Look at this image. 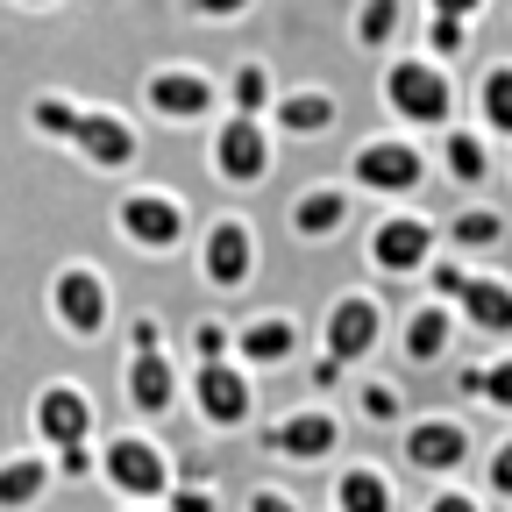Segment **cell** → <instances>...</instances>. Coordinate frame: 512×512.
Segmentation results:
<instances>
[{
    "mask_svg": "<svg viewBox=\"0 0 512 512\" xmlns=\"http://www.w3.org/2000/svg\"><path fill=\"white\" fill-rule=\"evenodd\" d=\"M50 470H57V484H100V434L50 448Z\"/></svg>",
    "mask_w": 512,
    "mask_h": 512,
    "instance_id": "35",
    "label": "cell"
},
{
    "mask_svg": "<svg viewBox=\"0 0 512 512\" xmlns=\"http://www.w3.org/2000/svg\"><path fill=\"white\" fill-rule=\"evenodd\" d=\"M320 505L328 512H399V484L370 456H356V463L335 456V477H328V491H320Z\"/></svg>",
    "mask_w": 512,
    "mask_h": 512,
    "instance_id": "22",
    "label": "cell"
},
{
    "mask_svg": "<svg viewBox=\"0 0 512 512\" xmlns=\"http://www.w3.org/2000/svg\"><path fill=\"white\" fill-rule=\"evenodd\" d=\"M463 93H470V121H477V128H491L498 143H512V57L477 64V79H470Z\"/></svg>",
    "mask_w": 512,
    "mask_h": 512,
    "instance_id": "28",
    "label": "cell"
},
{
    "mask_svg": "<svg viewBox=\"0 0 512 512\" xmlns=\"http://www.w3.org/2000/svg\"><path fill=\"white\" fill-rule=\"evenodd\" d=\"M420 8H441V15H470V22H477V15L491 8V0H420Z\"/></svg>",
    "mask_w": 512,
    "mask_h": 512,
    "instance_id": "44",
    "label": "cell"
},
{
    "mask_svg": "<svg viewBox=\"0 0 512 512\" xmlns=\"http://www.w3.org/2000/svg\"><path fill=\"white\" fill-rule=\"evenodd\" d=\"M498 150H505V171H512V143H498Z\"/></svg>",
    "mask_w": 512,
    "mask_h": 512,
    "instance_id": "46",
    "label": "cell"
},
{
    "mask_svg": "<svg viewBox=\"0 0 512 512\" xmlns=\"http://www.w3.org/2000/svg\"><path fill=\"white\" fill-rule=\"evenodd\" d=\"M477 484H484V498L491 505H512V427L477 456Z\"/></svg>",
    "mask_w": 512,
    "mask_h": 512,
    "instance_id": "34",
    "label": "cell"
},
{
    "mask_svg": "<svg viewBox=\"0 0 512 512\" xmlns=\"http://www.w3.org/2000/svg\"><path fill=\"white\" fill-rule=\"evenodd\" d=\"M185 406L207 434H249L256 427V370L242 356H200L185 363Z\"/></svg>",
    "mask_w": 512,
    "mask_h": 512,
    "instance_id": "10",
    "label": "cell"
},
{
    "mask_svg": "<svg viewBox=\"0 0 512 512\" xmlns=\"http://www.w3.org/2000/svg\"><path fill=\"white\" fill-rule=\"evenodd\" d=\"M434 249H441V221H434V214H420V207H406V200H384L377 221L363 228V271H370L377 285H406V278L427 271Z\"/></svg>",
    "mask_w": 512,
    "mask_h": 512,
    "instance_id": "8",
    "label": "cell"
},
{
    "mask_svg": "<svg viewBox=\"0 0 512 512\" xmlns=\"http://www.w3.org/2000/svg\"><path fill=\"white\" fill-rule=\"evenodd\" d=\"M79 114H86V100H72V93H36V100H29V136L50 143V150H72Z\"/></svg>",
    "mask_w": 512,
    "mask_h": 512,
    "instance_id": "31",
    "label": "cell"
},
{
    "mask_svg": "<svg viewBox=\"0 0 512 512\" xmlns=\"http://www.w3.org/2000/svg\"><path fill=\"white\" fill-rule=\"evenodd\" d=\"M427 143H434V178L441 185H456V192H484L491 185V171H498V136H491V128H477V121L456 114Z\"/></svg>",
    "mask_w": 512,
    "mask_h": 512,
    "instance_id": "20",
    "label": "cell"
},
{
    "mask_svg": "<svg viewBox=\"0 0 512 512\" xmlns=\"http://www.w3.org/2000/svg\"><path fill=\"white\" fill-rule=\"evenodd\" d=\"M114 335H121V349H164V342H171V328H164V313H157V306L121 313V320H114Z\"/></svg>",
    "mask_w": 512,
    "mask_h": 512,
    "instance_id": "37",
    "label": "cell"
},
{
    "mask_svg": "<svg viewBox=\"0 0 512 512\" xmlns=\"http://www.w3.org/2000/svg\"><path fill=\"white\" fill-rule=\"evenodd\" d=\"M50 491H57V470H50L43 441L0 456V512H36V505H50Z\"/></svg>",
    "mask_w": 512,
    "mask_h": 512,
    "instance_id": "24",
    "label": "cell"
},
{
    "mask_svg": "<svg viewBox=\"0 0 512 512\" xmlns=\"http://www.w3.org/2000/svg\"><path fill=\"white\" fill-rule=\"evenodd\" d=\"M470 271H477V264H470L463 249H448V256L434 249V256H427V271H420V285H427L434 299H448V306H456V299H463V285H470Z\"/></svg>",
    "mask_w": 512,
    "mask_h": 512,
    "instance_id": "32",
    "label": "cell"
},
{
    "mask_svg": "<svg viewBox=\"0 0 512 512\" xmlns=\"http://www.w3.org/2000/svg\"><path fill=\"white\" fill-rule=\"evenodd\" d=\"M420 505H427V512H491V498H484V484L470 491L463 477H441V484H434V491H427Z\"/></svg>",
    "mask_w": 512,
    "mask_h": 512,
    "instance_id": "40",
    "label": "cell"
},
{
    "mask_svg": "<svg viewBox=\"0 0 512 512\" xmlns=\"http://www.w3.org/2000/svg\"><path fill=\"white\" fill-rule=\"evenodd\" d=\"M413 43L427 50V57H441V64H470V50H477V22L470 15H441V8H427L420 15V29H413Z\"/></svg>",
    "mask_w": 512,
    "mask_h": 512,
    "instance_id": "29",
    "label": "cell"
},
{
    "mask_svg": "<svg viewBox=\"0 0 512 512\" xmlns=\"http://www.w3.org/2000/svg\"><path fill=\"white\" fill-rule=\"evenodd\" d=\"M349 413L342 406H328V399H299V406H285V413H271L264 427H249L256 434V448H264L271 463H292V470H320V463H335L342 456V441H349Z\"/></svg>",
    "mask_w": 512,
    "mask_h": 512,
    "instance_id": "7",
    "label": "cell"
},
{
    "mask_svg": "<svg viewBox=\"0 0 512 512\" xmlns=\"http://www.w3.org/2000/svg\"><path fill=\"white\" fill-rule=\"evenodd\" d=\"M185 15H200V22H214V29H228V22H242V15H256V0H185Z\"/></svg>",
    "mask_w": 512,
    "mask_h": 512,
    "instance_id": "42",
    "label": "cell"
},
{
    "mask_svg": "<svg viewBox=\"0 0 512 512\" xmlns=\"http://www.w3.org/2000/svg\"><path fill=\"white\" fill-rule=\"evenodd\" d=\"M192 278H200L214 299H235L256 285V271H264V235H256V221L242 207H221L214 221L192 228Z\"/></svg>",
    "mask_w": 512,
    "mask_h": 512,
    "instance_id": "6",
    "label": "cell"
},
{
    "mask_svg": "<svg viewBox=\"0 0 512 512\" xmlns=\"http://www.w3.org/2000/svg\"><path fill=\"white\" fill-rule=\"evenodd\" d=\"M235 356L264 377V370H299L306 356V320L292 306H249L235 313Z\"/></svg>",
    "mask_w": 512,
    "mask_h": 512,
    "instance_id": "15",
    "label": "cell"
},
{
    "mask_svg": "<svg viewBox=\"0 0 512 512\" xmlns=\"http://www.w3.org/2000/svg\"><path fill=\"white\" fill-rule=\"evenodd\" d=\"M456 335H463V313L448 306V299H413L399 320H392V349L406 356V370H441V363H456Z\"/></svg>",
    "mask_w": 512,
    "mask_h": 512,
    "instance_id": "17",
    "label": "cell"
},
{
    "mask_svg": "<svg viewBox=\"0 0 512 512\" xmlns=\"http://www.w3.org/2000/svg\"><path fill=\"white\" fill-rule=\"evenodd\" d=\"M342 178L363 192V200H377V207L384 200H420V192L434 185V143L413 136V128H399V121H384V128H370V136L349 143Z\"/></svg>",
    "mask_w": 512,
    "mask_h": 512,
    "instance_id": "2",
    "label": "cell"
},
{
    "mask_svg": "<svg viewBox=\"0 0 512 512\" xmlns=\"http://www.w3.org/2000/svg\"><path fill=\"white\" fill-rule=\"evenodd\" d=\"M456 313H463V335L512 342V278L477 264V271H470V285H463V299H456Z\"/></svg>",
    "mask_w": 512,
    "mask_h": 512,
    "instance_id": "23",
    "label": "cell"
},
{
    "mask_svg": "<svg viewBox=\"0 0 512 512\" xmlns=\"http://www.w3.org/2000/svg\"><path fill=\"white\" fill-rule=\"evenodd\" d=\"M136 100L164 128H207L221 114V72H207V64H192V57H164V64L143 72Z\"/></svg>",
    "mask_w": 512,
    "mask_h": 512,
    "instance_id": "12",
    "label": "cell"
},
{
    "mask_svg": "<svg viewBox=\"0 0 512 512\" xmlns=\"http://www.w3.org/2000/svg\"><path fill=\"white\" fill-rule=\"evenodd\" d=\"M192 200L178 185H150V178H136V185H121V200H114V242L128 249V256H143V264H171V256H185L192 249Z\"/></svg>",
    "mask_w": 512,
    "mask_h": 512,
    "instance_id": "3",
    "label": "cell"
},
{
    "mask_svg": "<svg viewBox=\"0 0 512 512\" xmlns=\"http://www.w3.org/2000/svg\"><path fill=\"white\" fill-rule=\"evenodd\" d=\"M413 413V399H406V384L392 377V370H363L356 384H349V420L356 427H384V434H399V420Z\"/></svg>",
    "mask_w": 512,
    "mask_h": 512,
    "instance_id": "27",
    "label": "cell"
},
{
    "mask_svg": "<svg viewBox=\"0 0 512 512\" xmlns=\"http://www.w3.org/2000/svg\"><path fill=\"white\" fill-rule=\"evenodd\" d=\"M313 342L328 349V356H342L349 370H363L384 342H392V306H384L370 285H349V292H335L328 306H320Z\"/></svg>",
    "mask_w": 512,
    "mask_h": 512,
    "instance_id": "13",
    "label": "cell"
},
{
    "mask_svg": "<svg viewBox=\"0 0 512 512\" xmlns=\"http://www.w3.org/2000/svg\"><path fill=\"white\" fill-rule=\"evenodd\" d=\"M505 22H512V0H505Z\"/></svg>",
    "mask_w": 512,
    "mask_h": 512,
    "instance_id": "47",
    "label": "cell"
},
{
    "mask_svg": "<svg viewBox=\"0 0 512 512\" xmlns=\"http://www.w3.org/2000/svg\"><path fill=\"white\" fill-rule=\"evenodd\" d=\"M278 100V72L264 57H235L228 72H221V107H242V114H271Z\"/></svg>",
    "mask_w": 512,
    "mask_h": 512,
    "instance_id": "30",
    "label": "cell"
},
{
    "mask_svg": "<svg viewBox=\"0 0 512 512\" xmlns=\"http://www.w3.org/2000/svg\"><path fill=\"white\" fill-rule=\"evenodd\" d=\"M93 434H100V406H93L86 384H72V377L36 384V399H29V441L64 448V441H93Z\"/></svg>",
    "mask_w": 512,
    "mask_h": 512,
    "instance_id": "19",
    "label": "cell"
},
{
    "mask_svg": "<svg viewBox=\"0 0 512 512\" xmlns=\"http://www.w3.org/2000/svg\"><path fill=\"white\" fill-rule=\"evenodd\" d=\"M477 463V427L441 406V413H406L399 420V470L420 477V484H441V477H463Z\"/></svg>",
    "mask_w": 512,
    "mask_h": 512,
    "instance_id": "11",
    "label": "cell"
},
{
    "mask_svg": "<svg viewBox=\"0 0 512 512\" xmlns=\"http://www.w3.org/2000/svg\"><path fill=\"white\" fill-rule=\"evenodd\" d=\"M484 406H491L498 420H512V342H498V349L484 356Z\"/></svg>",
    "mask_w": 512,
    "mask_h": 512,
    "instance_id": "36",
    "label": "cell"
},
{
    "mask_svg": "<svg viewBox=\"0 0 512 512\" xmlns=\"http://www.w3.org/2000/svg\"><path fill=\"white\" fill-rule=\"evenodd\" d=\"M456 370V399L463 406H484V363H448Z\"/></svg>",
    "mask_w": 512,
    "mask_h": 512,
    "instance_id": "43",
    "label": "cell"
},
{
    "mask_svg": "<svg viewBox=\"0 0 512 512\" xmlns=\"http://www.w3.org/2000/svg\"><path fill=\"white\" fill-rule=\"evenodd\" d=\"M121 406L143 427H157L185 406V363L171 342L164 349H121Z\"/></svg>",
    "mask_w": 512,
    "mask_h": 512,
    "instance_id": "14",
    "label": "cell"
},
{
    "mask_svg": "<svg viewBox=\"0 0 512 512\" xmlns=\"http://www.w3.org/2000/svg\"><path fill=\"white\" fill-rule=\"evenodd\" d=\"M200 356H235V320L228 313H200L185 328V363H200Z\"/></svg>",
    "mask_w": 512,
    "mask_h": 512,
    "instance_id": "33",
    "label": "cell"
},
{
    "mask_svg": "<svg viewBox=\"0 0 512 512\" xmlns=\"http://www.w3.org/2000/svg\"><path fill=\"white\" fill-rule=\"evenodd\" d=\"M377 107H384V121L413 128V136H441L463 114V79H456V64L427 57L420 43H399L377 57Z\"/></svg>",
    "mask_w": 512,
    "mask_h": 512,
    "instance_id": "1",
    "label": "cell"
},
{
    "mask_svg": "<svg viewBox=\"0 0 512 512\" xmlns=\"http://www.w3.org/2000/svg\"><path fill=\"white\" fill-rule=\"evenodd\" d=\"M8 8H15V15H50L57 0H8Z\"/></svg>",
    "mask_w": 512,
    "mask_h": 512,
    "instance_id": "45",
    "label": "cell"
},
{
    "mask_svg": "<svg viewBox=\"0 0 512 512\" xmlns=\"http://www.w3.org/2000/svg\"><path fill=\"white\" fill-rule=\"evenodd\" d=\"M441 249H463V256H498L505 249V207H491V200H470L463 207H448V221H441Z\"/></svg>",
    "mask_w": 512,
    "mask_h": 512,
    "instance_id": "26",
    "label": "cell"
},
{
    "mask_svg": "<svg viewBox=\"0 0 512 512\" xmlns=\"http://www.w3.org/2000/svg\"><path fill=\"white\" fill-rule=\"evenodd\" d=\"M235 505H242V512H306V498L285 491V484H256V491H242Z\"/></svg>",
    "mask_w": 512,
    "mask_h": 512,
    "instance_id": "41",
    "label": "cell"
},
{
    "mask_svg": "<svg viewBox=\"0 0 512 512\" xmlns=\"http://www.w3.org/2000/svg\"><path fill=\"white\" fill-rule=\"evenodd\" d=\"M200 157H207V178H214L221 192H256V185L278 171V128H271V114L221 107V114L207 121Z\"/></svg>",
    "mask_w": 512,
    "mask_h": 512,
    "instance_id": "5",
    "label": "cell"
},
{
    "mask_svg": "<svg viewBox=\"0 0 512 512\" xmlns=\"http://www.w3.org/2000/svg\"><path fill=\"white\" fill-rule=\"evenodd\" d=\"M299 377H306V392H313V399H335L342 384H349V363L328 356V349H313V356H299Z\"/></svg>",
    "mask_w": 512,
    "mask_h": 512,
    "instance_id": "38",
    "label": "cell"
},
{
    "mask_svg": "<svg viewBox=\"0 0 512 512\" xmlns=\"http://www.w3.org/2000/svg\"><path fill=\"white\" fill-rule=\"evenodd\" d=\"M349 43L363 57H384V50L413 43V0H356L349 8Z\"/></svg>",
    "mask_w": 512,
    "mask_h": 512,
    "instance_id": "25",
    "label": "cell"
},
{
    "mask_svg": "<svg viewBox=\"0 0 512 512\" xmlns=\"http://www.w3.org/2000/svg\"><path fill=\"white\" fill-rule=\"evenodd\" d=\"M72 157H79L93 178H128V171L143 164V128H136V114L86 107V114H79V136H72Z\"/></svg>",
    "mask_w": 512,
    "mask_h": 512,
    "instance_id": "16",
    "label": "cell"
},
{
    "mask_svg": "<svg viewBox=\"0 0 512 512\" xmlns=\"http://www.w3.org/2000/svg\"><path fill=\"white\" fill-rule=\"evenodd\" d=\"M335 121H342V100H335L328 79H292V86H278V100H271L278 143H320V136H335Z\"/></svg>",
    "mask_w": 512,
    "mask_h": 512,
    "instance_id": "21",
    "label": "cell"
},
{
    "mask_svg": "<svg viewBox=\"0 0 512 512\" xmlns=\"http://www.w3.org/2000/svg\"><path fill=\"white\" fill-rule=\"evenodd\" d=\"M100 484L121 505H164V491L178 484V463L150 427H114L100 434Z\"/></svg>",
    "mask_w": 512,
    "mask_h": 512,
    "instance_id": "9",
    "label": "cell"
},
{
    "mask_svg": "<svg viewBox=\"0 0 512 512\" xmlns=\"http://www.w3.org/2000/svg\"><path fill=\"white\" fill-rule=\"evenodd\" d=\"M228 498H221V484L214 477H178L171 491H164V512H221Z\"/></svg>",
    "mask_w": 512,
    "mask_h": 512,
    "instance_id": "39",
    "label": "cell"
},
{
    "mask_svg": "<svg viewBox=\"0 0 512 512\" xmlns=\"http://www.w3.org/2000/svg\"><path fill=\"white\" fill-rule=\"evenodd\" d=\"M356 200H363V192H356L349 178H306L292 200H285V235L306 242V249L335 242V235L356 221Z\"/></svg>",
    "mask_w": 512,
    "mask_h": 512,
    "instance_id": "18",
    "label": "cell"
},
{
    "mask_svg": "<svg viewBox=\"0 0 512 512\" xmlns=\"http://www.w3.org/2000/svg\"><path fill=\"white\" fill-rule=\"evenodd\" d=\"M43 313H50V328H57L64 342L93 349V342L114 335V320H121L114 278H107L100 264H86V256H64V264L43 278Z\"/></svg>",
    "mask_w": 512,
    "mask_h": 512,
    "instance_id": "4",
    "label": "cell"
}]
</instances>
